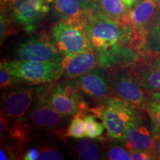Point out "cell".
I'll list each match as a JSON object with an SVG mask.
<instances>
[{
    "mask_svg": "<svg viewBox=\"0 0 160 160\" xmlns=\"http://www.w3.org/2000/svg\"><path fill=\"white\" fill-rule=\"evenodd\" d=\"M85 113L83 112L77 113L71 120L68 129L65 131V136L73 139L88 137L87 126L85 120Z\"/></svg>",
    "mask_w": 160,
    "mask_h": 160,
    "instance_id": "20",
    "label": "cell"
},
{
    "mask_svg": "<svg viewBox=\"0 0 160 160\" xmlns=\"http://www.w3.org/2000/svg\"><path fill=\"white\" fill-rule=\"evenodd\" d=\"M53 6L57 16L62 20L83 21L88 13L82 8L79 0H53Z\"/></svg>",
    "mask_w": 160,
    "mask_h": 160,
    "instance_id": "15",
    "label": "cell"
},
{
    "mask_svg": "<svg viewBox=\"0 0 160 160\" xmlns=\"http://www.w3.org/2000/svg\"><path fill=\"white\" fill-rule=\"evenodd\" d=\"M24 85L9 71L0 65V88L2 91Z\"/></svg>",
    "mask_w": 160,
    "mask_h": 160,
    "instance_id": "26",
    "label": "cell"
},
{
    "mask_svg": "<svg viewBox=\"0 0 160 160\" xmlns=\"http://www.w3.org/2000/svg\"><path fill=\"white\" fill-rule=\"evenodd\" d=\"M19 85L4 90L1 96V113L13 119H24L37 99L42 86Z\"/></svg>",
    "mask_w": 160,
    "mask_h": 160,
    "instance_id": "7",
    "label": "cell"
},
{
    "mask_svg": "<svg viewBox=\"0 0 160 160\" xmlns=\"http://www.w3.org/2000/svg\"><path fill=\"white\" fill-rule=\"evenodd\" d=\"M53 0H11L8 12L17 24L31 33L48 13Z\"/></svg>",
    "mask_w": 160,
    "mask_h": 160,
    "instance_id": "8",
    "label": "cell"
},
{
    "mask_svg": "<svg viewBox=\"0 0 160 160\" xmlns=\"http://www.w3.org/2000/svg\"><path fill=\"white\" fill-rule=\"evenodd\" d=\"M15 23L8 11L1 10L0 14V40L1 44L3 43L6 38L17 33V30Z\"/></svg>",
    "mask_w": 160,
    "mask_h": 160,
    "instance_id": "22",
    "label": "cell"
},
{
    "mask_svg": "<svg viewBox=\"0 0 160 160\" xmlns=\"http://www.w3.org/2000/svg\"><path fill=\"white\" fill-rule=\"evenodd\" d=\"M52 39L64 57L77 54L92 48L88 33L87 19H60L52 28Z\"/></svg>",
    "mask_w": 160,
    "mask_h": 160,
    "instance_id": "3",
    "label": "cell"
},
{
    "mask_svg": "<svg viewBox=\"0 0 160 160\" xmlns=\"http://www.w3.org/2000/svg\"><path fill=\"white\" fill-rule=\"evenodd\" d=\"M155 151L157 158L160 159V136L156 134L155 137Z\"/></svg>",
    "mask_w": 160,
    "mask_h": 160,
    "instance_id": "30",
    "label": "cell"
},
{
    "mask_svg": "<svg viewBox=\"0 0 160 160\" xmlns=\"http://www.w3.org/2000/svg\"><path fill=\"white\" fill-rule=\"evenodd\" d=\"M122 1L125 4L126 6H127L128 8L131 9V8L133 7V5H134L136 0H122Z\"/></svg>",
    "mask_w": 160,
    "mask_h": 160,
    "instance_id": "32",
    "label": "cell"
},
{
    "mask_svg": "<svg viewBox=\"0 0 160 160\" xmlns=\"http://www.w3.org/2000/svg\"><path fill=\"white\" fill-rule=\"evenodd\" d=\"M111 95L140 110L146 111L150 93L140 85L129 66L113 69L110 75Z\"/></svg>",
    "mask_w": 160,
    "mask_h": 160,
    "instance_id": "5",
    "label": "cell"
},
{
    "mask_svg": "<svg viewBox=\"0 0 160 160\" xmlns=\"http://www.w3.org/2000/svg\"><path fill=\"white\" fill-rule=\"evenodd\" d=\"M130 8L122 0H99L98 11L111 21L127 22Z\"/></svg>",
    "mask_w": 160,
    "mask_h": 160,
    "instance_id": "16",
    "label": "cell"
},
{
    "mask_svg": "<svg viewBox=\"0 0 160 160\" xmlns=\"http://www.w3.org/2000/svg\"><path fill=\"white\" fill-rule=\"evenodd\" d=\"M146 111L151 120L152 129L160 136V93H150Z\"/></svg>",
    "mask_w": 160,
    "mask_h": 160,
    "instance_id": "19",
    "label": "cell"
},
{
    "mask_svg": "<svg viewBox=\"0 0 160 160\" xmlns=\"http://www.w3.org/2000/svg\"><path fill=\"white\" fill-rule=\"evenodd\" d=\"M158 55H159V59H160V53H158Z\"/></svg>",
    "mask_w": 160,
    "mask_h": 160,
    "instance_id": "34",
    "label": "cell"
},
{
    "mask_svg": "<svg viewBox=\"0 0 160 160\" xmlns=\"http://www.w3.org/2000/svg\"><path fill=\"white\" fill-rule=\"evenodd\" d=\"M90 111L102 121L110 137L119 139H125L129 126L142 117L140 110L114 96H111Z\"/></svg>",
    "mask_w": 160,
    "mask_h": 160,
    "instance_id": "1",
    "label": "cell"
},
{
    "mask_svg": "<svg viewBox=\"0 0 160 160\" xmlns=\"http://www.w3.org/2000/svg\"><path fill=\"white\" fill-rule=\"evenodd\" d=\"M112 139L113 140L105 147L103 159L110 160L131 159V151L126 146L125 139Z\"/></svg>",
    "mask_w": 160,
    "mask_h": 160,
    "instance_id": "18",
    "label": "cell"
},
{
    "mask_svg": "<svg viewBox=\"0 0 160 160\" xmlns=\"http://www.w3.org/2000/svg\"><path fill=\"white\" fill-rule=\"evenodd\" d=\"M131 157L132 160H151L157 159L155 154L145 151H131Z\"/></svg>",
    "mask_w": 160,
    "mask_h": 160,
    "instance_id": "27",
    "label": "cell"
},
{
    "mask_svg": "<svg viewBox=\"0 0 160 160\" xmlns=\"http://www.w3.org/2000/svg\"><path fill=\"white\" fill-rule=\"evenodd\" d=\"M49 102L56 111L68 117L85 113L88 105L77 80L69 79L53 83L48 95Z\"/></svg>",
    "mask_w": 160,
    "mask_h": 160,
    "instance_id": "6",
    "label": "cell"
},
{
    "mask_svg": "<svg viewBox=\"0 0 160 160\" xmlns=\"http://www.w3.org/2000/svg\"><path fill=\"white\" fill-rule=\"evenodd\" d=\"M24 146L12 140H5L1 142L0 159L11 160L20 159Z\"/></svg>",
    "mask_w": 160,
    "mask_h": 160,
    "instance_id": "21",
    "label": "cell"
},
{
    "mask_svg": "<svg viewBox=\"0 0 160 160\" xmlns=\"http://www.w3.org/2000/svg\"><path fill=\"white\" fill-rule=\"evenodd\" d=\"M74 151L78 158L83 160L102 159L104 150L97 140L84 138L77 139L74 142Z\"/></svg>",
    "mask_w": 160,
    "mask_h": 160,
    "instance_id": "17",
    "label": "cell"
},
{
    "mask_svg": "<svg viewBox=\"0 0 160 160\" xmlns=\"http://www.w3.org/2000/svg\"><path fill=\"white\" fill-rule=\"evenodd\" d=\"M15 57V59L42 62H61L64 58L53 39L47 36H36L20 43Z\"/></svg>",
    "mask_w": 160,
    "mask_h": 160,
    "instance_id": "9",
    "label": "cell"
},
{
    "mask_svg": "<svg viewBox=\"0 0 160 160\" xmlns=\"http://www.w3.org/2000/svg\"><path fill=\"white\" fill-rule=\"evenodd\" d=\"M63 75L68 79H77L99 66V56L93 48H90L81 53L64 57L61 62Z\"/></svg>",
    "mask_w": 160,
    "mask_h": 160,
    "instance_id": "14",
    "label": "cell"
},
{
    "mask_svg": "<svg viewBox=\"0 0 160 160\" xmlns=\"http://www.w3.org/2000/svg\"><path fill=\"white\" fill-rule=\"evenodd\" d=\"M144 53L137 62L130 65V68L139 82L149 93H160V59L158 53H153L149 57Z\"/></svg>",
    "mask_w": 160,
    "mask_h": 160,
    "instance_id": "12",
    "label": "cell"
},
{
    "mask_svg": "<svg viewBox=\"0 0 160 160\" xmlns=\"http://www.w3.org/2000/svg\"><path fill=\"white\" fill-rule=\"evenodd\" d=\"M39 150V160H62L65 159V155L62 153L59 148L53 143L48 142L36 145Z\"/></svg>",
    "mask_w": 160,
    "mask_h": 160,
    "instance_id": "24",
    "label": "cell"
},
{
    "mask_svg": "<svg viewBox=\"0 0 160 160\" xmlns=\"http://www.w3.org/2000/svg\"><path fill=\"white\" fill-rule=\"evenodd\" d=\"M1 2V10H5V11H8V8L11 3V0H0Z\"/></svg>",
    "mask_w": 160,
    "mask_h": 160,
    "instance_id": "31",
    "label": "cell"
},
{
    "mask_svg": "<svg viewBox=\"0 0 160 160\" xmlns=\"http://www.w3.org/2000/svg\"><path fill=\"white\" fill-rule=\"evenodd\" d=\"M144 51L146 53H160V19L148 33L144 45Z\"/></svg>",
    "mask_w": 160,
    "mask_h": 160,
    "instance_id": "23",
    "label": "cell"
},
{
    "mask_svg": "<svg viewBox=\"0 0 160 160\" xmlns=\"http://www.w3.org/2000/svg\"><path fill=\"white\" fill-rule=\"evenodd\" d=\"M98 1L99 0H79L82 8L88 13L98 11Z\"/></svg>",
    "mask_w": 160,
    "mask_h": 160,
    "instance_id": "28",
    "label": "cell"
},
{
    "mask_svg": "<svg viewBox=\"0 0 160 160\" xmlns=\"http://www.w3.org/2000/svg\"><path fill=\"white\" fill-rule=\"evenodd\" d=\"M84 96L101 103L111 95L110 75L107 69L97 66L75 79Z\"/></svg>",
    "mask_w": 160,
    "mask_h": 160,
    "instance_id": "11",
    "label": "cell"
},
{
    "mask_svg": "<svg viewBox=\"0 0 160 160\" xmlns=\"http://www.w3.org/2000/svg\"><path fill=\"white\" fill-rule=\"evenodd\" d=\"M49 84L42 85L37 99L24 119L34 130L59 133L67 125L70 117L59 113L51 105L48 95L51 87Z\"/></svg>",
    "mask_w": 160,
    "mask_h": 160,
    "instance_id": "4",
    "label": "cell"
},
{
    "mask_svg": "<svg viewBox=\"0 0 160 160\" xmlns=\"http://www.w3.org/2000/svg\"><path fill=\"white\" fill-rule=\"evenodd\" d=\"M85 120L87 126L88 137L90 139H97L103 134L105 127L103 122H99L96 119L95 116L85 115Z\"/></svg>",
    "mask_w": 160,
    "mask_h": 160,
    "instance_id": "25",
    "label": "cell"
},
{
    "mask_svg": "<svg viewBox=\"0 0 160 160\" xmlns=\"http://www.w3.org/2000/svg\"><path fill=\"white\" fill-rule=\"evenodd\" d=\"M24 85H38L54 82L63 75L61 62H42L13 59L0 64Z\"/></svg>",
    "mask_w": 160,
    "mask_h": 160,
    "instance_id": "2",
    "label": "cell"
},
{
    "mask_svg": "<svg viewBox=\"0 0 160 160\" xmlns=\"http://www.w3.org/2000/svg\"><path fill=\"white\" fill-rule=\"evenodd\" d=\"M39 150L37 146H29L23 155V159L25 160H39Z\"/></svg>",
    "mask_w": 160,
    "mask_h": 160,
    "instance_id": "29",
    "label": "cell"
},
{
    "mask_svg": "<svg viewBox=\"0 0 160 160\" xmlns=\"http://www.w3.org/2000/svg\"><path fill=\"white\" fill-rule=\"evenodd\" d=\"M156 1H157L158 2H159V3H160V0H156Z\"/></svg>",
    "mask_w": 160,
    "mask_h": 160,
    "instance_id": "33",
    "label": "cell"
},
{
    "mask_svg": "<svg viewBox=\"0 0 160 160\" xmlns=\"http://www.w3.org/2000/svg\"><path fill=\"white\" fill-rule=\"evenodd\" d=\"M160 19V3L156 0H136L130 9L127 22L145 45L148 33Z\"/></svg>",
    "mask_w": 160,
    "mask_h": 160,
    "instance_id": "10",
    "label": "cell"
},
{
    "mask_svg": "<svg viewBox=\"0 0 160 160\" xmlns=\"http://www.w3.org/2000/svg\"><path fill=\"white\" fill-rule=\"evenodd\" d=\"M157 133L145 125L143 117L132 123L126 131L125 139L128 148L131 151H145L156 154L155 137Z\"/></svg>",
    "mask_w": 160,
    "mask_h": 160,
    "instance_id": "13",
    "label": "cell"
}]
</instances>
